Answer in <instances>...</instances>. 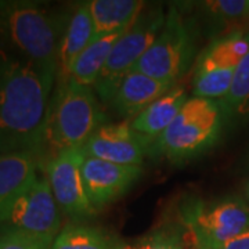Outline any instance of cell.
I'll use <instances>...</instances> for the list:
<instances>
[{
	"instance_id": "18",
	"label": "cell",
	"mask_w": 249,
	"mask_h": 249,
	"mask_svg": "<svg viewBox=\"0 0 249 249\" xmlns=\"http://www.w3.org/2000/svg\"><path fill=\"white\" fill-rule=\"evenodd\" d=\"M142 0H91L90 13L94 36L108 35L133 25L145 6Z\"/></svg>"
},
{
	"instance_id": "23",
	"label": "cell",
	"mask_w": 249,
	"mask_h": 249,
	"mask_svg": "<svg viewBox=\"0 0 249 249\" xmlns=\"http://www.w3.org/2000/svg\"><path fill=\"white\" fill-rule=\"evenodd\" d=\"M53 242L17 230L0 231V249H52Z\"/></svg>"
},
{
	"instance_id": "12",
	"label": "cell",
	"mask_w": 249,
	"mask_h": 249,
	"mask_svg": "<svg viewBox=\"0 0 249 249\" xmlns=\"http://www.w3.org/2000/svg\"><path fill=\"white\" fill-rule=\"evenodd\" d=\"M175 85L165 80L155 79L142 72H130L119 86L111 106L118 115L126 119L136 118L155 100L168 93Z\"/></svg>"
},
{
	"instance_id": "26",
	"label": "cell",
	"mask_w": 249,
	"mask_h": 249,
	"mask_svg": "<svg viewBox=\"0 0 249 249\" xmlns=\"http://www.w3.org/2000/svg\"><path fill=\"white\" fill-rule=\"evenodd\" d=\"M122 249H136V247H130V245H126V247H124V248H122Z\"/></svg>"
},
{
	"instance_id": "7",
	"label": "cell",
	"mask_w": 249,
	"mask_h": 249,
	"mask_svg": "<svg viewBox=\"0 0 249 249\" xmlns=\"http://www.w3.org/2000/svg\"><path fill=\"white\" fill-rule=\"evenodd\" d=\"M165 19L166 14L160 6L144 9L133 25L118 39L94 85V90L103 103L112 101L124 78L134 71L137 62L160 35Z\"/></svg>"
},
{
	"instance_id": "16",
	"label": "cell",
	"mask_w": 249,
	"mask_h": 249,
	"mask_svg": "<svg viewBox=\"0 0 249 249\" xmlns=\"http://www.w3.org/2000/svg\"><path fill=\"white\" fill-rule=\"evenodd\" d=\"M188 98L184 86H173L168 93L155 100L150 107L132 119L133 130L147 140L154 142L176 119Z\"/></svg>"
},
{
	"instance_id": "5",
	"label": "cell",
	"mask_w": 249,
	"mask_h": 249,
	"mask_svg": "<svg viewBox=\"0 0 249 249\" xmlns=\"http://www.w3.org/2000/svg\"><path fill=\"white\" fill-rule=\"evenodd\" d=\"M194 31L178 6H169L165 24L134 71L175 85L196 61Z\"/></svg>"
},
{
	"instance_id": "8",
	"label": "cell",
	"mask_w": 249,
	"mask_h": 249,
	"mask_svg": "<svg viewBox=\"0 0 249 249\" xmlns=\"http://www.w3.org/2000/svg\"><path fill=\"white\" fill-rule=\"evenodd\" d=\"M60 212L45 169H40L35 181L1 214L0 231L17 230L54 242L61 231Z\"/></svg>"
},
{
	"instance_id": "15",
	"label": "cell",
	"mask_w": 249,
	"mask_h": 249,
	"mask_svg": "<svg viewBox=\"0 0 249 249\" xmlns=\"http://www.w3.org/2000/svg\"><path fill=\"white\" fill-rule=\"evenodd\" d=\"M211 42L249 34V0H209L198 3Z\"/></svg>"
},
{
	"instance_id": "25",
	"label": "cell",
	"mask_w": 249,
	"mask_h": 249,
	"mask_svg": "<svg viewBox=\"0 0 249 249\" xmlns=\"http://www.w3.org/2000/svg\"><path fill=\"white\" fill-rule=\"evenodd\" d=\"M245 193H247V198L249 199V183L247 184V190H245Z\"/></svg>"
},
{
	"instance_id": "2",
	"label": "cell",
	"mask_w": 249,
	"mask_h": 249,
	"mask_svg": "<svg viewBox=\"0 0 249 249\" xmlns=\"http://www.w3.org/2000/svg\"><path fill=\"white\" fill-rule=\"evenodd\" d=\"M68 18L39 1L0 0V54L24 58L57 73Z\"/></svg>"
},
{
	"instance_id": "14",
	"label": "cell",
	"mask_w": 249,
	"mask_h": 249,
	"mask_svg": "<svg viewBox=\"0 0 249 249\" xmlns=\"http://www.w3.org/2000/svg\"><path fill=\"white\" fill-rule=\"evenodd\" d=\"M94 37V24L90 13L89 3L76 6L68 18V24L62 36L58 55V86L67 83L71 76L73 64L82 52L89 46Z\"/></svg>"
},
{
	"instance_id": "22",
	"label": "cell",
	"mask_w": 249,
	"mask_h": 249,
	"mask_svg": "<svg viewBox=\"0 0 249 249\" xmlns=\"http://www.w3.org/2000/svg\"><path fill=\"white\" fill-rule=\"evenodd\" d=\"M226 119L237 121L249 116V53L238 64L230 91L219 101Z\"/></svg>"
},
{
	"instance_id": "6",
	"label": "cell",
	"mask_w": 249,
	"mask_h": 249,
	"mask_svg": "<svg viewBox=\"0 0 249 249\" xmlns=\"http://www.w3.org/2000/svg\"><path fill=\"white\" fill-rule=\"evenodd\" d=\"M181 220L196 249H213L248 230L249 205L235 196L188 201Z\"/></svg>"
},
{
	"instance_id": "17",
	"label": "cell",
	"mask_w": 249,
	"mask_h": 249,
	"mask_svg": "<svg viewBox=\"0 0 249 249\" xmlns=\"http://www.w3.org/2000/svg\"><path fill=\"white\" fill-rule=\"evenodd\" d=\"M129 28L119 29V31L108 34V35L94 36L89 46L82 52L78 60L73 64L71 76L68 80H71L76 85H80V86L94 88L98 76L104 70L108 57L118 42V39L124 35Z\"/></svg>"
},
{
	"instance_id": "13",
	"label": "cell",
	"mask_w": 249,
	"mask_h": 249,
	"mask_svg": "<svg viewBox=\"0 0 249 249\" xmlns=\"http://www.w3.org/2000/svg\"><path fill=\"white\" fill-rule=\"evenodd\" d=\"M42 169V157L32 152L0 154V217L31 186Z\"/></svg>"
},
{
	"instance_id": "11",
	"label": "cell",
	"mask_w": 249,
	"mask_h": 249,
	"mask_svg": "<svg viewBox=\"0 0 249 249\" xmlns=\"http://www.w3.org/2000/svg\"><path fill=\"white\" fill-rule=\"evenodd\" d=\"M142 175V166L118 165L91 157H85L82 162L85 191L96 212L124 196Z\"/></svg>"
},
{
	"instance_id": "9",
	"label": "cell",
	"mask_w": 249,
	"mask_h": 249,
	"mask_svg": "<svg viewBox=\"0 0 249 249\" xmlns=\"http://www.w3.org/2000/svg\"><path fill=\"white\" fill-rule=\"evenodd\" d=\"M82 148H68L47 158L46 176L60 211L75 223L88 220L97 213L89 202L82 180Z\"/></svg>"
},
{
	"instance_id": "10",
	"label": "cell",
	"mask_w": 249,
	"mask_h": 249,
	"mask_svg": "<svg viewBox=\"0 0 249 249\" xmlns=\"http://www.w3.org/2000/svg\"><path fill=\"white\" fill-rule=\"evenodd\" d=\"M151 142L134 132L132 121L126 119L116 124H101L82 147V151L85 157L118 165L142 166Z\"/></svg>"
},
{
	"instance_id": "3",
	"label": "cell",
	"mask_w": 249,
	"mask_h": 249,
	"mask_svg": "<svg viewBox=\"0 0 249 249\" xmlns=\"http://www.w3.org/2000/svg\"><path fill=\"white\" fill-rule=\"evenodd\" d=\"M226 121L219 101L193 96L169 127L151 142L148 152L175 163L198 158L219 142Z\"/></svg>"
},
{
	"instance_id": "4",
	"label": "cell",
	"mask_w": 249,
	"mask_h": 249,
	"mask_svg": "<svg viewBox=\"0 0 249 249\" xmlns=\"http://www.w3.org/2000/svg\"><path fill=\"white\" fill-rule=\"evenodd\" d=\"M104 121L106 116L93 88L71 80L58 86L52 101L46 136L50 157L68 148H82Z\"/></svg>"
},
{
	"instance_id": "1",
	"label": "cell",
	"mask_w": 249,
	"mask_h": 249,
	"mask_svg": "<svg viewBox=\"0 0 249 249\" xmlns=\"http://www.w3.org/2000/svg\"><path fill=\"white\" fill-rule=\"evenodd\" d=\"M57 73L19 57L0 54V154L45 158L52 90Z\"/></svg>"
},
{
	"instance_id": "24",
	"label": "cell",
	"mask_w": 249,
	"mask_h": 249,
	"mask_svg": "<svg viewBox=\"0 0 249 249\" xmlns=\"http://www.w3.org/2000/svg\"><path fill=\"white\" fill-rule=\"evenodd\" d=\"M213 249H249V229Z\"/></svg>"
},
{
	"instance_id": "19",
	"label": "cell",
	"mask_w": 249,
	"mask_h": 249,
	"mask_svg": "<svg viewBox=\"0 0 249 249\" xmlns=\"http://www.w3.org/2000/svg\"><path fill=\"white\" fill-rule=\"evenodd\" d=\"M126 244L103 229L70 223L54 240L52 249H122Z\"/></svg>"
},
{
	"instance_id": "20",
	"label": "cell",
	"mask_w": 249,
	"mask_h": 249,
	"mask_svg": "<svg viewBox=\"0 0 249 249\" xmlns=\"http://www.w3.org/2000/svg\"><path fill=\"white\" fill-rule=\"evenodd\" d=\"M249 53V34H240L212 40L196 57V64L222 70H237Z\"/></svg>"
},
{
	"instance_id": "21",
	"label": "cell",
	"mask_w": 249,
	"mask_h": 249,
	"mask_svg": "<svg viewBox=\"0 0 249 249\" xmlns=\"http://www.w3.org/2000/svg\"><path fill=\"white\" fill-rule=\"evenodd\" d=\"M235 70H222L196 64L193 76V96L220 101L230 91Z\"/></svg>"
}]
</instances>
